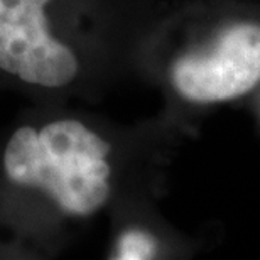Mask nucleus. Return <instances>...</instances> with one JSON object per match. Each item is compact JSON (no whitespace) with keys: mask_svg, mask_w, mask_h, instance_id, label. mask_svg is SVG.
Segmentation results:
<instances>
[{"mask_svg":"<svg viewBox=\"0 0 260 260\" xmlns=\"http://www.w3.org/2000/svg\"><path fill=\"white\" fill-rule=\"evenodd\" d=\"M0 186L46 216L91 220L113 196L112 142L81 115L29 118L0 147Z\"/></svg>","mask_w":260,"mask_h":260,"instance_id":"obj_1","label":"nucleus"},{"mask_svg":"<svg viewBox=\"0 0 260 260\" xmlns=\"http://www.w3.org/2000/svg\"><path fill=\"white\" fill-rule=\"evenodd\" d=\"M112 258L117 260H149L159 253V240L140 226H130L120 232L113 245Z\"/></svg>","mask_w":260,"mask_h":260,"instance_id":"obj_4","label":"nucleus"},{"mask_svg":"<svg viewBox=\"0 0 260 260\" xmlns=\"http://www.w3.org/2000/svg\"><path fill=\"white\" fill-rule=\"evenodd\" d=\"M75 0H0V78L30 91L80 90L86 54Z\"/></svg>","mask_w":260,"mask_h":260,"instance_id":"obj_2","label":"nucleus"},{"mask_svg":"<svg viewBox=\"0 0 260 260\" xmlns=\"http://www.w3.org/2000/svg\"><path fill=\"white\" fill-rule=\"evenodd\" d=\"M169 81L176 95L196 105L247 95L260 81V25L238 22L206 48L178 56Z\"/></svg>","mask_w":260,"mask_h":260,"instance_id":"obj_3","label":"nucleus"}]
</instances>
